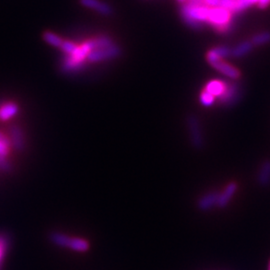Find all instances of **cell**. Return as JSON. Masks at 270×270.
<instances>
[{
  "label": "cell",
  "instance_id": "11",
  "mask_svg": "<svg viewBox=\"0 0 270 270\" xmlns=\"http://www.w3.org/2000/svg\"><path fill=\"white\" fill-rule=\"evenodd\" d=\"M239 96V85L236 83L226 84L224 93L220 96L219 99L223 104H230L235 102Z\"/></svg>",
  "mask_w": 270,
  "mask_h": 270
},
{
  "label": "cell",
  "instance_id": "5",
  "mask_svg": "<svg viewBox=\"0 0 270 270\" xmlns=\"http://www.w3.org/2000/svg\"><path fill=\"white\" fill-rule=\"evenodd\" d=\"M10 143L17 151H22L25 148V138L21 128L17 125H12L9 129Z\"/></svg>",
  "mask_w": 270,
  "mask_h": 270
},
{
  "label": "cell",
  "instance_id": "10",
  "mask_svg": "<svg viewBox=\"0 0 270 270\" xmlns=\"http://www.w3.org/2000/svg\"><path fill=\"white\" fill-rule=\"evenodd\" d=\"M79 1L83 6L97 11L100 14L108 16L113 13V9L109 4L101 2L99 0H79Z\"/></svg>",
  "mask_w": 270,
  "mask_h": 270
},
{
  "label": "cell",
  "instance_id": "29",
  "mask_svg": "<svg viewBox=\"0 0 270 270\" xmlns=\"http://www.w3.org/2000/svg\"><path fill=\"white\" fill-rule=\"evenodd\" d=\"M9 148H10L9 146L0 142V154H1V155L7 156L8 153H9Z\"/></svg>",
  "mask_w": 270,
  "mask_h": 270
},
{
  "label": "cell",
  "instance_id": "23",
  "mask_svg": "<svg viewBox=\"0 0 270 270\" xmlns=\"http://www.w3.org/2000/svg\"><path fill=\"white\" fill-rule=\"evenodd\" d=\"M200 103L205 106V107H210L211 105H213L214 101H215V96H213L212 94H210L209 92H207L206 90H203L200 93V97H199Z\"/></svg>",
  "mask_w": 270,
  "mask_h": 270
},
{
  "label": "cell",
  "instance_id": "17",
  "mask_svg": "<svg viewBox=\"0 0 270 270\" xmlns=\"http://www.w3.org/2000/svg\"><path fill=\"white\" fill-rule=\"evenodd\" d=\"M252 49L253 44L251 43V41H243L231 49V56L235 57V58H240V57H243L249 52H251Z\"/></svg>",
  "mask_w": 270,
  "mask_h": 270
},
{
  "label": "cell",
  "instance_id": "27",
  "mask_svg": "<svg viewBox=\"0 0 270 270\" xmlns=\"http://www.w3.org/2000/svg\"><path fill=\"white\" fill-rule=\"evenodd\" d=\"M11 163L6 159V156H3L0 154V170L9 172L11 170Z\"/></svg>",
  "mask_w": 270,
  "mask_h": 270
},
{
  "label": "cell",
  "instance_id": "25",
  "mask_svg": "<svg viewBox=\"0 0 270 270\" xmlns=\"http://www.w3.org/2000/svg\"><path fill=\"white\" fill-rule=\"evenodd\" d=\"M235 3H236V0H220L219 7H222L224 9H227L231 12H233Z\"/></svg>",
  "mask_w": 270,
  "mask_h": 270
},
{
  "label": "cell",
  "instance_id": "1",
  "mask_svg": "<svg viewBox=\"0 0 270 270\" xmlns=\"http://www.w3.org/2000/svg\"><path fill=\"white\" fill-rule=\"evenodd\" d=\"M210 7L203 2H185L181 9L180 15L183 22L192 29H202L203 23L207 22Z\"/></svg>",
  "mask_w": 270,
  "mask_h": 270
},
{
  "label": "cell",
  "instance_id": "8",
  "mask_svg": "<svg viewBox=\"0 0 270 270\" xmlns=\"http://www.w3.org/2000/svg\"><path fill=\"white\" fill-rule=\"evenodd\" d=\"M237 188H238V186H237L236 182L228 183L227 186L223 189V191L221 192V193H219V195H218L217 207H219V208L226 207L229 204L230 200L232 199V197L236 193Z\"/></svg>",
  "mask_w": 270,
  "mask_h": 270
},
{
  "label": "cell",
  "instance_id": "6",
  "mask_svg": "<svg viewBox=\"0 0 270 270\" xmlns=\"http://www.w3.org/2000/svg\"><path fill=\"white\" fill-rule=\"evenodd\" d=\"M229 56H231V48L223 45L209 50L206 54V60L211 65L215 62L221 61L223 58H227Z\"/></svg>",
  "mask_w": 270,
  "mask_h": 270
},
{
  "label": "cell",
  "instance_id": "13",
  "mask_svg": "<svg viewBox=\"0 0 270 270\" xmlns=\"http://www.w3.org/2000/svg\"><path fill=\"white\" fill-rule=\"evenodd\" d=\"M19 107L14 102H6L0 105V120L7 121L18 113Z\"/></svg>",
  "mask_w": 270,
  "mask_h": 270
},
{
  "label": "cell",
  "instance_id": "21",
  "mask_svg": "<svg viewBox=\"0 0 270 270\" xmlns=\"http://www.w3.org/2000/svg\"><path fill=\"white\" fill-rule=\"evenodd\" d=\"M250 41L253 46H261L270 43V31H263L254 35Z\"/></svg>",
  "mask_w": 270,
  "mask_h": 270
},
{
  "label": "cell",
  "instance_id": "34",
  "mask_svg": "<svg viewBox=\"0 0 270 270\" xmlns=\"http://www.w3.org/2000/svg\"><path fill=\"white\" fill-rule=\"evenodd\" d=\"M268 270H270V261H269V267H268Z\"/></svg>",
  "mask_w": 270,
  "mask_h": 270
},
{
  "label": "cell",
  "instance_id": "2",
  "mask_svg": "<svg viewBox=\"0 0 270 270\" xmlns=\"http://www.w3.org/2000/svg\"><path fill=\"white\" fill-rule=\"evenodd\" d=\"M232 12L222 7L210 8L207 22L217 32H226L232 25Z\"/></svg>",
  "mask_w": 270,
  "mask_h": 270
},
{
  "label": "cell",
  "instance_id": "9",
  "mask_svg": "<svg viewBox=\"0 0 270 270\" xmlns=\"http://www.w3.org/2000/svg\"><path fill=\"white\" fill-rule=\"evenodd\" d=\"M219 193L216 191H211L208 193L204 194L202 197L199 198L197 202V207L201 211H209L214 206H217Z\"/></svg>",
  "mask_w": 270,
  "mask_h": 270
},
{
  "label": "cell",
  "instance_id": "15",
  "mask_svg": "<svg viewBox=\"0 0 270 270\" xmlns=\"http://www.w3.org/2000/svg\"><path fill=\"white\" fill-rule=\"evenodd\" d=\"M89 247H90L89 242L86 239L80 238V237H70L68 246H67V248L76 252H85L89 249Z\"/></svg>",
  "mask_w": 270,
  "mask_h": 270
},
{
  "label": "cell",
  "instance_id": "28",
  "mask_svg": "<svg viewBox=\"0 0 270 270\" xmlns=\"http://www.w3.org/2000/svg\"><path fill=\"white\" fill-rule=\"evenodd\" d=\"M219 1L220 0H202V2L210 8L219 7Z\"/></svg>",
  "mask_w": 270,
  "mask_h": 270
},
{
  "label": "cell",
  "instance_id": "4",
  "mask_svg": "<svg viewBox=\"0 0 270 270\" xmlns=\"http://www.w3.org/2000/svg\"><path fill=\"white\" fill-rule=\"evenodd\" d=\"M121 53H122V50L120 46L114 43L108 47L92 49L87 55V60L93 63L110 60V59L117 58V57L121 55Z\"/></svg>",
  "mask_w": 270,
  "mask_h": 270
},
{
  "label": "cell",
  "instance_id": "33",
  "mask_svg": "<svg viewBox=\"0 0 270 270\" xmlns=\"http://www.w3.org/2000/svg\"><path fill=\"white\" fill-rule=\"evenodd\" d=\"M178 1L181 2V3H185L187 1V0H178Z\"/></svg>",
  "mask_w": 270,
  "mask_h": 270
},
{
  "label": "cell",
  "instance_id": "18",
  "mask_svg": "<svg viewBox=\"0 0 270 270\" xmlns=\"http://www.w3.org/2000/svg\"><path fill=\"white\" fill-rule=\"evenodd\" d=\"M69 239H70V236L61 232H52L49 235V240L51 243H53L56 246L64 247V248H67Z\"/></svg>",
  "mask_w": 270,
  "mask_h": 270
},
{
  "label": "cell",
  "instance_id": "7",
  "mask_svg": "<svg viewBox=\"0 0 270 270\" xmlns=\"http://www.w3.org/2000/svg\"><path fill=\"white\" fill-rule=\"evenodd\" d=\"M211 66L213 67L215 70H217L218 72L222 73L223 75H225L226 77H228V78L232 79V80H237L240 78V76H241L240 71L236 67L230 65L229 63H226L222 60L211 64Z\"/></svg>",
  "mask_w": 270,
  "mask_h": 270
},
{
  "label": "cell",
  "instance_id": "20",
  "mask_svg": "<svg viewBox=\"0 0 270 270\" xmlns=\"http://www.w3.org/2000/svg\"><path fill=\"white\" fill-rule=\"evenodd\" d=\"M93 49L95 48H103V47H108L114 44L112 38L107 36V35H100L98 37H95L93 39H90Z\"/></svg>",
  "mask_w": 270,
  "mask_h": 270
},
{
  "label": "cell",
  "instance_id": "16",
  "mask_svg": "<svg viewBox=\"0 0 270 270\" xmlns=\"http://www.w3.org/2000/svg\"><path fill=\"white\" fill-rule=\"evenodd\" d=\"M225 88H226L225 82L221 80H211L206 84L204 90L215 96V97H220V96L224 93Z\"/></svg>",
  "mask_w": 270,
  "mask_h": 270
},
{
  "label": "cell",
  "instance_id": "3",
  "mask_svg": "<svg viewBox=\"0 0 270 270\" xmlns=\"http://www.w3.org/2000/svg\"><path fill=\"white\" fill-rule=\"evenodd\" d=\"M186 123L188 127L189 139L192 146L197 150H201L204 147V136L201 130L199 119L195 115L190 114L186 119Z\"/></svg>",
  "mask_w": 270,
  "mask_h": 270
},
{
  "label": "cell",
  "instance_id": "22",
  "mask_svg": "<svg viewBox=\"0 0 270 270\" xmlns=\"http://www.w3.org/2000/svg\"><path fill=\"white\" fill-rule=\"evenodd\" d=\"M258 0H236L235 7L233 9V13H239L245 9H247L249 6H251L253 4H257Z\"/></svg>",
  "mask_w": 270,
  "mask_h": 270
},
{
  "label": "cell",
  "instance_id": "31",
  "mask_svg": "<svg viewBox=\"0 0 270 270\" xmlns=\"http://www.w3.org/2000/svg\"><path fill=\"white\" fill-rule=\"evenodd\" d=\"M270 5V0H258L257 6L260 9H265Z\"/></svg>",
  "mask_w": 270,
  "mask_h": 270
},
{
  "label": "cell",
  "instance_id": "14",
  "mask_svg": "<svg viewBox=\"0 0 270 270\" xmlns=\"http://www.w3.org/2000/svg\"><path fill=\"white\" fill-rule=\"evenodd\" d=\"M257 182L263 187L270 184V160H265L261 164L257 176Z\"/></svg>",
  "mask_w": 270,
  "mask_h": 270
},
{
  "label": "cell",
  "instance_id": "30",
  "mask_svg": "<svg viewBox=\"0 0 270 270\" xmlns=\"http://www.w3.org/2000/svg\"><path fill=\"white\" fill-rule=\"evenodd\" d=\"M0 142L3 143V144H5V145H7V146H9V147H10V145H11L9 138L6 136L5 134H3L1 131H0Z\"/></svg>",
  "mask_w": 270,
  "mask_h": 270
},
{
  "label": "cell",
  "instance_id": "32",
  "mask_svg": "<svg viewBox=\"0 0 270 270\" xmlns=\"http://www.w3.org/2000/svg\"><path fill=\"white\" fill-rule=\"evenodd\" d=\"M188 1H192V2H202V0H188Z\"/></svg>",
  "mask_w": 270,
  "mask_h": 270
},
{
  "label": "cell",
  "instance_id": "12",
  "mask_svg": "<svg viewBox=\"0 0 270 270\" xmlns=\"http://www.w3.org/2000/svg\"><path fill=\"white\" fill-rule=\"evenodd\" d=\"M85 65V61H76L67 54H65L61 64V71L64 73H73L82 70Z\"/></svg>",
  "mask_w": 270,
  "mask_h": 270
},
{
  "label": "cell",
  "instance_id": "19",
  "mask_svg": "<svg viewBox=\"0 0 270 270\" xmlns=\"http://www.w3.org/2000/svg\"><path fill=\"white\" fill-rule=\"evenodd\" d=\"M42 38L47 44H49L51 46H54V47H57V48H60V46L63 42V39L60 36H58V35L51 32V31H45L42 35Z\"/></svg>",
  "mask_w": 270,
  "mask_h": 270
},
{
  "label": "cell",
  "instance_id": "26",
  "mask_svg": "<svg viewBox=\"0 0 270 270\" xmlns=\"http://www.w3.org/2000/svg\"><path fill=\"white\" fill-rule=\"evenodd\" d=\"M7 246H8L7 238L4 235H0V261H1L3 258Z\"/></svg>",
  "mask_w": 270,
  "mask_h": 270
},
{
  "label": "cell",
  "instance_id": "24",
  "mask_svg": "<svg viewBox=\"0 0 270 270\" xmlns=\"http://www.w3.org/2000/svg\"><path fill=\"white\" fill-rule=\"evenodd\" d=\"M77 46L75 43L69 41V40H63L61 46H60V49L67 55H70L74 52V50L77 48Z\"/></svg>",
  "mask_w": 270,
  "mask_h": 270
}]
</instances>
